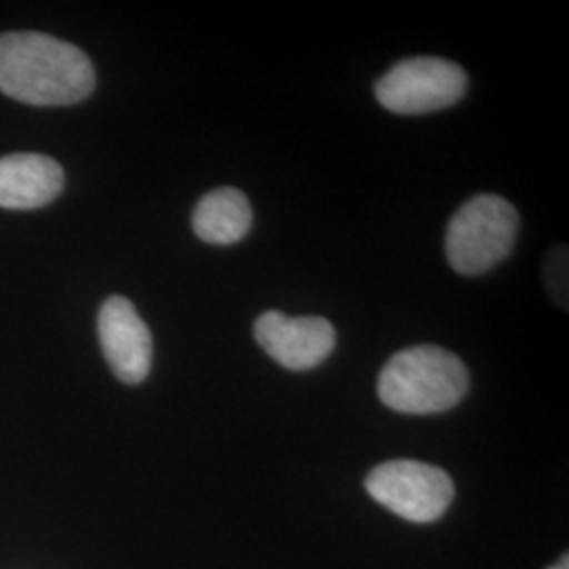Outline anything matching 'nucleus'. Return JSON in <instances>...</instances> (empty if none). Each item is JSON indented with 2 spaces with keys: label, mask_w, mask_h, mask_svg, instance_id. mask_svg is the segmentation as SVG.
I'll use <instances>...</instances> for the list:
<instances>
[{
  "label": "nucleus",
  "mask_w": 569,
  "mask_h": 569,
  "mask_svg": "<svg viewBox=\"0 0 569 569\" xmlns=\"http://www.w3.org/2000/svg\"><path fill=\"white\" fill-rule=\"evenodd\" d=\"M96 89L91 60L42 32L0 34V93L30 106H72Z\"/></svg>",
  "instance_id": "obj_1"
},
{
  "label": "nucleus",
  "mask_w": 569,
  "mask_h": 569,
  "mask_svg": "<svg viewBox=\"0 0 569 569\" xmlns=\"http://www.w3.org/2000/svg\"><path fill=\"white\" fill-rule=\"evenodd\" d=\"M470 376L453 352L441 346H413L397 352L378 378L385 406L411 416L443 413L467 397Z\"/></svg>",
  "instance_id": "obj_2"
},
{
  "label": "nucleus",
  "mask_w": 569,
  "mask_h": 569,
  "mask_svg": "<svg viewBox=\"0 0 569 569\" xmlns=\"http://www.w3.org/2000/svg\"><path fill=\"white\" fill-rule=\"evenodd\" d=\"M519 234V213L498 194H477L449 220L446 256L449 266L477 277L507 260Z\"/></svg>",
  "instance_id": "obj_3"
},
{
  "label": "nucleus",
  "mask_w": 569,
  "mask_h": 569,
  "mask_svg": "<svg viewBox=\"0 0 569 569\" xmlns=\"http://www.w3.org/2000/svg\"><path fill=\"white\" fill-rule=\"evenodd\" d=\"M367 493L382 507L413 523H430L446 515L456 488L443 468L390 460L369 472Z\"/></svg>",
  "instance_id": "obj_4"
},
{
  "label": "nucleus",
  "mask_w": 569,
  "mask_h": 569,
  "mask_svg": "<svg viewBox=\"0 0 569 569\" xmlns=\"http://www.w3.org/2000/svg\"><path fill=\"white\" fill-rule=\"evenodd\" d=\"M465 68L441 58H411L395 63L376 82V98L395 114H428L449 108L465 98Z\"/></svg>",
  "instance_id": "obj_5"
},
{
  "label": "nucleus",
  "mask_w": 569,
  "mask_h": 569,
  "mask_svg": "<svg viewBox=\"0 0 569 569\" xmlns=\"http://www.w3.org/2000/svg\"><path fill=\"white\" fill-rule=\"evenodd\" d=\"M258 345L284 369L306 371L326 361L336 348V329L323 317H287L268 310L253 327Z\"/></svg>",
  "instance_id": "obj_6"
},
{
  "label": "nucleus",
  "mask_w": 569,
  "mask_h": 569,
  "mask_svg": "<svg viewBox=\"0 0 569 569\" xmlns=\"http://www.w3.org/2000/svg\"><path fill=\"white\" fill-rule=\"evenodd\" d=\"M98 336L112 373L124 385H142L152 369V336L140 312L122 296L103 302Z\"/></svg>",
  "instance_id": "obj_7"
},
{
  "label": "nucleus",
  "mask_w": 569,
  "mask_h": 569,
  "mask_svg": "<svg viewBox=\"0 0 569 569\" xmlns=\"http://www.w3.org/2000/svg\"><path fill=\"white\" fill-rule=\"evenodd\" d=\"M66 176L58 161L20 152L0 159V207L2 209H41L53 203L63 190Z\"/></svg>",
  "instance_id": "obj_8"
},
{
  "label": "nucleus",
  "mask_w": 569,
  "mask_h": 569,
  "mask_svg": "<svg viewBox=\"0 0 569 569\" xmlns=\"http://www.w3.org/2000/svg\"><path fill=\"white\" fill-rule=\"evenodd\" d=\"M253 224L249 199L237 188H218L207 192L194 207V234L209 244H234L243 241Z\"/></svg>",
  "instance_id": "obj_9"
},
{
  "label": "nucleus",
  "mask_w": 569,
  "mask_h": 569,
  "mask_svg": "<svg viewBox=\"0 0 569 569\" xmlns=\"http://www.w3.org/2000/svg\"><path fill=\"white\" fill-rule=\"evenodd\" d=\"M549 569H569V555H563V557Z\"/></svg>",
  "instance_id": "obj_10"
}]
</instances>
